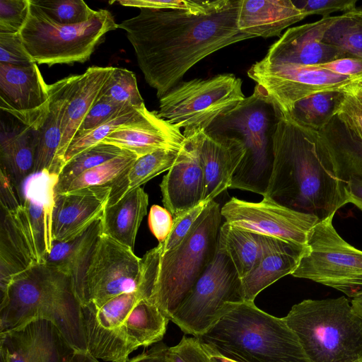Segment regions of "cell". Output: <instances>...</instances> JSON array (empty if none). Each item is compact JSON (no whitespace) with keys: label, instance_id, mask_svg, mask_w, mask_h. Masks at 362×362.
Segmentation results:
<instances>
[{"label":"cell","instance_id":"obj_1","mask_svg":"<svg viewBox=\"0 0 362 362\" xmlns=\"http://www.w3.org/2000/svg\"><path fill=\"white\" fill-rule=\"evenodd\" d=\"M240 0H216L206 13L140 8L122 21L138 65L160 99L197 63L232 44L254 37L238 28Z\"/></svg>","mask_w":362,"mask_h":362},{"label":"cell","instance_id":"obj_2","mask_svg":"<svg viewBox=\"0 0 362 362\" xmlns=\"http://www.w3.org/2000/svg\"><path fill=\"white\" fill-rule=\"evenodd\" d=\"M276 117L272 174L264 195L320 220L334 215L348 204L346 183L325 165L317 131L291 114Z\"/></svg>","mask_w":362,"mask_h":362},{"label":"cell","instance_id":"obj_3","mask_svg":"<svg viewBox=\"0 0 362 362\" xmlns=\"http://www.w3.org/2000/svg\"><path fill=\"white\" fill-rule=\"evenodd\" d=\"M222 218L219 204L212 200L179 245L164 253L155 247L141 258L138 291L170 320L214 259Z\"/></svg>","mask_w":362,"mask_h":362},{"label":"cell","instance_id":"obj_4","mask_svg":"<svg viewBox=\"0 0 362 362\" xmlns=\"http://www.w3.org/2000/svg\"><path fill=\"white\" fill-rule=\"evenodd\" d=\"M37 319L52 322L75 351H88L82 306L71 281L45 262L17 276L1 294L0 333Z\"/></svg>","mask_w":362,"mask_h":362},{"label":"cell","instance_id":"obj_5","mask_svg":"<svg viewBox=\"0 0 362 362\" xmlns=\"http://www.w3.org/2000/svg\"><path fill=\"white\" fill-rule=\"evenodd\" d=\"M196 337L208 351L234 362H310L284 317L252 301L227 303L216 323Z\"/></svg>","mask_w":362,"mask_h":362},{"label":"cell","instance_id":"obj_6","mask_svg":"<svg viewBox=\"0 0 362 362\" xmlns=\"http://www.w3.org/2000/svg\"><path fill=\"white\" fill-rule=\"evenodd\" d=\"M284 319L310 362H362V317L345 296L304 300Z\"/></svg>","mask_w":362,"mask_h":362},{"label":"cell","instance_id":"obj_7","mask_svg":"<svg viewBox=\"0 0 362 362\" xmlns=\"http://www.w3.org/2000/svg\"><path fill=\"white\" fill-rule=\"evenodd\" d=\"M27 18L19 31L23 45L36 64H71L89 59L105 34L118 28L112 13L97 10L87 21L62 24L53 21L32 0Z\"/></svg>","mask_w":362,"mask_h":362},{"label":"cell","instance_id":"obj_8","mask_svg":"<svg viewBox=\"0 0 362 362\" xmlns=\"http://www.w3.org/2000/svg\"><path fill=\"white\" fill-rule=\"evenodd\" d=\"M159 100L158 115L183 129L187 137L207 132L238 109L245 97L242 80L226 74L180 82Z\"/></svg>","mask_w":362,"mask_h":362},{"label":"cell","instance_id":"obj_9","mask_svg":"<svg viewBox=\"0 0 362 362\" xmlns=\"http://www.w3.org/2000/svg\"><path fill=\"white\" fill-rule=\"evenodd\" d=\"M334 216L320 220L310 230L305 252L291 275L335 288L353 298L362 292V250L337 232Z\"/></svg>","mask_w":362,"mask_h":362},{"label":"cell","instance_id":"obj_10","mask_svg":"<svg viewBox=\"0 0 362 362\" xmlns=\"http://www.w3.org/2000/svg\"><path fill=\"white\" fill-rule=\"evenodd\" d=\"M255 94L276 115L291 114L300 100L320 92L346 91L362 76L337 74L315 66L255 62L247 71Z\"/></svg>","mask_w":362,"mask_h":362},{"label":"cell","instance_id":"obj_11","mask_svg":"<svg viewBox=\"0 0 362 362\" xmlns=\"http://www.w3.org/2000/svg\"><path fill=\"white\" fill-rule=\"evenodd\" d=\"M245 301L240 279L221 249L173 314L170 320L185 334L199 337L221 317L227 303Z\"/></svg>","mask_w":362,"mask_h":362},{"label":"cell","instance_id":"obj_12","mask_svg":"<svg viewBox=\"0 0 362 362\" xmlns=\"http://www.w3.org/2000/svg\"><path fill=\"white\" fill-rule=\"evenodd\" d=\"M141 258L101 233L91 255L78 300L99 309L112 298L139 290Z\"/></svg>","mask_w":362,"mask_h":362},{"label":"cell","instance_id":"obj_13","mask_svg":"<svg viewBox=\"0 0 362 362\" xmlns=\"http://www.w3.org/2000/svg\"><path fill=\"white\" fill-rule=\"evenodd\" d=\"M267 105L252 94L228 116L241 132V139L246 147L245 157L234 173L229 189L249 191L262 196L266 194L273 163Z\"/></svg>","mask_w":362,"mask_h":362},{"label":"cell","instance_id":"obj_14","mask_svg":"<svg viewBox=\"0 0 362 362\" xmlns=\"http://www.w3.org/2000/svg\"><path fill=\"white\" fill-rule=\"evenodd\" d=\"M221 212L225 221L235 227L302 246L320 221L314 214L295 210L268 195L258 202L231 197Z\"/></svg>","mask_w":362,"mask_h":362},{"label":"cell","instance_id":"obj_15","mask_svg":"<svg viewBox=\"0 0 362 362\" xmlns=\"http://www.w3.org/2000/svg\"><path fill=\"white\" fill-rule=\"evenodd\" d=\"M49 85L36 63L21 67L0 63V108L37 131L49 112Z\"/></svg>","mask_w":362,"mask_h":362},{"label":"cell","instance_id":"obj_16","mask_svg":"<svg viewBox=\"0 0 362 362\" xmlns=\"http://www.w3.org/2000/svg\"><path fill=\"white\" fill-rule=\"evenodd\" d=\"M339 17L331 16L288 28L272 45L262 60L272 64L314 66L346 57L341 49L322 41L326 31Z\"/></svg>","mask_w":362,"mask_h":362},{"label":"cell","instance_id":"obj_17","mask_svg":"<svg viewBox=\"0 0 362 362\" xmlns=\"http://www.w3.org/2000/svg\"><path fill=\"white\" fill-rule=\"evenodd\" d=\"M203 134L185 137L179 161L163 176L160 184L163 204L173 218L204 202V178L199 160Z\"/></svg>","mask_w":362,"mask_h":362},{"label":"cell","instance_id":"obj_18","mask_svg":"<svg viewBox=\"0 0 362 362\" xmlns=\"http://www.w3.org/2000/svg\"><path fill=\"white\" fill-rule=\"evenodd\" d=\"M9 362H66L75 350L50 321L37 319L0 333Z\"/></svg>","mask_w":362,"mask_h":362},{"label":"cell","instance_id":"obj_19","mask_svg":"<svg viewBox=\"0 0 362 362\" xmlns=\"http://www.w3.org/2000/svg\"><path fill=\"white\" fill-rule=\"evenodd\" d=\"M110 192V186H98L56 193L52 217L54 241H69L100 218Z\"/></svg>","mask_w":362,"mask_h":362},{"label":"cell","instance_id":"obj_20","mask_svg":"<svg viewBox=\"0 0 362 362\" xmlns=\"http://www.w3.org/2000/svg\"><path fill=\"white\" fill-rule=\"evenodd\" d=\"M185 139L179 127L145 107L139 117L117 128L102 142L139 158L160 149L180 150Z\"/></svg>","mask_w":362,"mask_h":362},{"label":"cell","instance_id":"obj_21","mask_svg":"<svg viewBox=\"0 0 362 362\" xmlns=\"http://www.w3.org/2000/svg\"><path fill=\"white\" fill-rule=\"evenodd\" d=\"M59 175L42 171L23 183L21 204L40 263L52 248V217Z\"/></svg>","mask_w":362,"mask_h":362},{"label":"cell","instance_id":"obj_22","mask_svg":"<svg viewBox=\"0 0 362 362\" xmlns=\"http://www.w3.org/2000/svg\"><path fill=\"white\" fill-rule=\"evenodd\" d=\"M246 153L240 137L204 132L199 160L204 178V202H211L230 188L234 173Z\"/></svg>","mask_w":362,"mask_h":362},{"label":"cell","instance_id":"obj_23","mask_svg":"<svg viewBox=\"0 0 362 362\" xmlns=\"http://www.w3.org/2000/svg\"><path fill=\"white\" fill-rule=\"evenodd\" d=\"M40 264L22 204L1 211L0 224V288L4 293L17 276Z\"/></svg>","mask_w":362,"mask_h":362},{"label":"cell","instance_id":"obj_24","mask_svg":"<svg viewBox=\"0 0 362 362\" xmlns=\"http://www.w3.org/2000/svg\"><path fill=\"white\" fill-rule=\"evenodd\" d=\"M112 66H90L78 75L66 105L62 124V140L55 161V173L60 174L64 165V156L81 124L110 76Z\"/></svg>","mask_w":362,"mask_h":362},{"label":"cell","instance_id":"obj_25","mask_svg":"<svg viewBox=\"0 0 362 362\" xmlns=\"http://www.w3.org/2000/svg\"><path fill=\"white\" fill-rule=\"evenodd\" d=\"M305 246L271 238L256 267L240 279V290L245 301L254 302L264 289L297 268Z\"/></svg>","mask_w":362,"mask_h":362},{"label":"cell","instance_id":"obj_26","mask_svg":"<svg viewBox=\"0 0 362 362\" xmlns=\"http://www.w3.org/2000/svg\"><path fill=\"white\" fill-rule=\"evenodd\" d=\"M306 17L291 0H240L238 28L254 37L280 36Z\"/></svg>","mask_w":362,"mask_h":362},{"label":"cell","instance_id":"obj_27","mask_svg":"<svg viewBox=\"0 0 362 362\" xmlns=\"http://www.w3.org/2000/svg\"><path fill=\"white\" fill-rule=\"evenodd\" d=\"M77 78L78 75H71L49 85V112L42 126L36 131L34 174L42 171L55 173L63 117Z\"/></svg>","mask_w":362,"mask_h":362},{"label":"cell","instance_id":"obj_28","mask_svg":"<svg viewBox=\"0 0 362 362\" xmlns=\"http://www.w3.org/2000/svg\"><path fill=\"white\" fill-rule=\"evenodd\" d=\"M318 144L325 165L346 183L354 177L362 180V144L334 116L317 131Z\"/></svg>","mask_w":362,"mask_h":362},{"label":"cell","instance_id":"obj_29","mask_svg":"<svg viewBox=\"0 0 362 362\" xmlns=\"http://www.w3.org/2000/svg\"><path fill=\"white\" fill-rule=\"evenodd\" d=\"M101 230L100 218L74 238L62 243L54 241L50 252L45 257V263L61 272L70 279L78 299Z\"/></svg>","mask_w":362,"mask_h":362},{"label":"cell","instance_id":"obj_30","mask_svg":"<svg viewBox=\"0 0 362 362\" xmlns=\"http://www.w3.org/2000/svg\"><path fill=\"white\" fill-rule=\"evenodd\" d=\"M148 196L142 187L107 205L101 217V232L134 250L137 232L147 214Z\"/></svg>","mask_w":362,"mask_h":362},{"label":"cell","instance_id":"obj_31","mask_svg":"<svg viewBox=\"0 0 362 362\" xmlns=\"http://www.w3.org/2000/svg\"><path fill=\"white\" fill-rule=\"evenodd\" d=\"M271 238L238 228L224 221L220 228L218 247L229 257L242 279L256 267Z\"/></svg>","mask_w":362,"mask_h":362},{"label":"cell","instance_id":"obj_32","mask_svg":"<svg viewBox=\"0 0 362 362\" xmlns=\"http://www.w3.org/2000/svg\"><path fill=\"white\" fill-rule=\"evenodd\" d=\"M36 131L23 126L16 132L1 136V170L18 187L34 174Z\"/></svg>","mask_w":362,"mask_h":362},{"label":"cell","instance_id":"obj_33","mask_svg":"<svg viewBox=\"0 0 362 362\" xmlns=\"http://www.w3.org/2000/svg\"><path fill=\"white\" fill-rule=\"evenodd\" d=\"M180 150L160 149L138 158L125 175L112 185L107 205L116 203L129 192L169 170L179 161Z\"/></svg>","mask_w":362,"mask_h":362},{"label":"cell","instance_id":"obj_34","mask_svg":"<svg viewBox=\"0 0 362 362\" xmlns=\"http://www.w3.org/2000/svg\"><path fill=\"white\" fill-rule=\"evenodd\" d=\"M170 320L148 298L139 299L121 325L135 349L160 341Z\"/></svg>","mask_w":362,"mask_h":362},{"label":"cell","instance_id":"obj_35","mask_svg":"<svg viewBox=\"0 0 362 362\" xmlns=\"http://www.w3.org/2000/svg\"><path fill=\"white\" fill-rule=\"evenodd\" d=\"M322 41L347 57L362 58V16L356 8L342 13L326 31Z\"/></svg>","mask_w":362,"mask_h":362},{"label":"cell","instance_id":"obj_36","mask_svg":"<svg viewBox=\"0 0 362 362\" xmlns=\"http://www.w3.org/2000/svg\"><path fill=\"white\" fill-rule=\"evenodd\" d=\"M341 92L325 91L310 95L298 101L291 115L303 124L319 131L335 116Z\"/></svg>","mask_w":362,"mask_h":362},{"label":"cell","instance_id":"obj_37","mask_svg":"<svg viewBox=\"0 0 362 362\" xmlns=\"http://www.w3.org/2000/svg\"><path fill=\"white\" fill-rule=\"evenodd\" d=\"M125 151L105 143H100L77 155L64 165L55 193L64 192L69 185L83 173L110 160Z\"/></svg>","mask_w":362,"mask_h":362},{"label":"cell","instance_id":"obj_38","mask_svg":"<svg viewBox=\"0 0 362 362\" xmlns=\"http://www.w3.org/2000/svg\"><path fill=\"white\" fill-rule=\"evenodd\" d=\"M145 107V105L141 107H124L105 122L88 131L76 134L66 151L64 165L81 153L101 143L123 124L136 119Z\"/></svg>","mask_w":362,"mask_h":362},{"label":"cell","instance_id":"obj_39","mask_svg":"<svg viewBox=\"0 0 362 362\" xmlns=\"http://www.w3.org/2000/svg\"><path fill=\"white\" fill-rule=\"evenodd\" d=\"M137 158L134 154L125 151L121 155L83 173L69 185L65 192L90 187H111L125 175Z\"/></svg>","mask_w":362,"mask_h":362},{"label":"cell","instance_id":"obj_40","mask_svg":"<svg viewBox=\"0 0 362 362\" xmlns=\"http://www.w3.org/2000/svg\"><path fill=\"white\" fill-rule=\"evenodd\" d=\"M98 97L119 107H141L145 105L134 74L124 68L113 67Z\"/></svg>","mask_w":362,"mask_h":362},{"label":"cell","instance_id":"obj_41","mask_svg":"<svg viewBox=\"0 0 362 362\" xmlns=\"http://www.w3.org/2000/svg\"><path fill=\"white\" fill-rule=\"evenodd\" d=\"M53 21L62 24H78L91 18L95 10L82 0H32Z\"/></svg>","mask_w":362,"mask_h":362},{"label":"cell","instance_id":"obj_42","mask_svg":"<svg viewBox=\"0 0 362 362\" xmlns=\"http://www.w3.org/2000/svg\"><path fill=\"white\" fill-rule=\"evenodd\" d=\"M356 84L341 93L335 116L345 129L362 144V90Z\"/></svg>","mask_w":362,"mask_h":362},{"label":"cell","instance_id":"obj_43","mask_svg":"<svg viewBox=\"0 0 362 362\" xmlns=\"http://www.w3.org/2000/svg\"><path fill=\"white\" fill-rule=\"evenodd\" d=\"M209 202H202L187 212L173 218L171 232L163 242L158 243L156 249L160 253H164L179 245L190 232Z\"/></svg>","mask_w":362,"mask_h":362},{"label":"cell","instance_id":"obj_44","mask_svg":"<svg viewBox=\"0 0 362 362\" xmlns=\"http://www.w3.org/2000/svg\"><path fill=\"white\" fill-rule=\"evenodd\" d=\"M216 1L192 0H119L123 6L140 8L184 10L194 13H206L216 4Z\"/></svg>","mask_w":362,"mask_h":362},{"label":"cell","instance_id":"obj_45","mask_svg":"<svg viewBox=\"0 0 362 362\" xmlns=\"http://www.w3.org/2000/svg\"><path fill=\"white\" fill-rule=\"evenodd\" d=\"M0 63L21 67L35 63L25 49L19 33H0Z\"/></svg>","mask_w":362,"mask_h":362},{"label":"cell","instance_id":"obj_46","mask_svg":"<svg viewBox=\"0 0 362 362\" xmlns=\"http://www.w3.org/2000/svg\"><path fill=\"white\" fill-rule=\"evenodd\" d=\"M29 3V0L0 1V33H19L27 18Z\"/></svg>","mask_w":362,"mask_h":362},{"label":"cell","instance_id":"obj_47","mask_svg":"<svg viewBox=\"0 0 362 362\" xmlns=\"http://www.w3.org/2000/svg\"><path fill=\"white\" fill-rule=\"evenodd\" d=\"M168 357L171 362H211V356L196 337H183L175 346L168 347Z\"/></svg>","mask_w":362,"mask_h":362},{"label":"cell","instance_id":"obj_48","mask_svg":"<svg viewBox=\"0 0 362 362\" xmlns=\"http://www.w3.org/2000/svg\"><path fill=\"white\" fill-rule=\"evenodd\" d=\"M293 4L307 16L320 15L322 18L331 16L336 12L347 13L356 8V0H300Z\"/></svg>","mask_w":362,"mask_h":362},{"label":"cell","instance_id":"obj_49","mask_svg":"<svg viewBox=\"0 0 362 362\" xmlns=\"http://www.w3.org/2000/svg\"><path fill=\"white\" fill-rule=\"evenodd\" d=\"M123 107H124L117 106L98 96L97 100L86 115L76 134L88 131L105 122Z\"/></svg>","mask_w":362,"mask_h":362},{"label":"cell","instance_id":"obj_50","mask_svg":"<svg viewBox=\"0 0 362 362\" xmlns=\"http://www.w3.org/2000/svg\"><path fill=\"white\" fill-rule=\"evenodd\" d=\"M148 221L149 228L158 243L163 242L172 230V214L165 207L154 204L150 209Z\"/></svg>","mask_w":362,"mask_h":362},{"label":"cell","instance_id":"obj_51","mask_svg":"<svg viewBox=\"0 0 362 362\" xmlns=\"http://www.w3.org/2000/svg\"><path fill=\"white\" fill-rule=\"evenodd\" d=\"M0 203L1 211H10L21 206L18 187L3 170H0Z\"/></svg>","mask_w":362,"mask_h":362},{"label":"cell","instance_id":"obj_52","mask_svg":"<svg viewBox=\"0 0 362 362\" xmlns=\"http://www.w3.org/2000/svg\"><path fill=\"white\" fill-rule=\"evenodd\" d=\"M314 66L341 76H362V58L360 57H346Z\"/></svg>","mask_w":362,"mask_h":362},{"label":"cell","instance_id":"obj_53","mask_svg":"<svg viewBox=\"0 0 362 362\" xmlns=\"http://www.w3.org/2000/svg\"><path fill=\"white\" fill-rule=\"evenodd\" d=\"M168 348L163 344H160L132 358L128 362H171L168 357Z\"/></svg>","mask_w":362,"mask_h":362},{"label":"cell","instance_id":"obj_54","mask_svg":"<svg viewBox=\"0 0 362 362\" xmlns=\"http://www.w3.org/2000/svg\"><path fill=\"white\" fill-rule=\"evenodd\" d=\"M348 203L354 204L362 211V180L351 177L346 182Z\"/></svg>","mask_w":362,"mask_h":362},{"label":"cell","instance_id":"obj_55","mask_svg":"<svg viewBox=\"0 0 362 362\" xmlns=\"http://www.w3.org/2000/svg\"><path fill=\"white\" fill-rule=\"evenodd\" d=\"M66 362H99L88 351H75Z\"/></svg>","mask_w":362,"mask_h":362},{"label":"cell","instance_id":"obj_56","mask_svg":"<svg viewBox=\"0 0 362 362\" xmlns=\"http://www.w3.org/2000/svg\"><path fill=\"white\" fill-rule=\"evenodd\" d=\"M351 305L354 312L362 317V292L352 298Z\"/></svg>","mask_w":362,"mask_h":362},{"label":"cell","instance_id":"obj_57","mask_svg":"<svg viewBox=\"0 0 362 362\" xmlns=\"http://www.w3.org/2000/svg\"><path fill=\"white\" fill-rule=\"evenodd\" d=\"M211 356V362H234L216 354L208 351Z\"/></svg>","mask_w":362,"mask_h":362},{"label":"cell","instance_id":"obj_58","mask_svg":"<svg viewBox=\"0 0 362 362\" xmlns=\"http://www.w3.org/2000/svg\"><path fill=\"white\" fill-rule=\"evenodd\" d=\"M0 361L1 362H9V360H8L6 353L2 349H0Z\"/></svg>","mask_w":362,"mask_h":362},{"label":"cell","instance_id":"obj_59","mask_svg":"<svg viewBox=\"0 0 362 362\" xmlns=\"http://www.w3.org/2000/svg\"><path fill=\"white\" fill-rule=\"evenodd\" d=\"M356 87L362 90V78L356 84Z\"/></svg>","mask_w":362,"mask_h":362},{"label":"cell","instance_id":"obj_60","mask_svg":"<svg viewBox=\"0 0 362 362\" xmlns=\"http://www.w3.org/2000/svg\"><path fill=\"white\" fill-rule=\"evenodd\" d=\"M358 11L360 13V15L362 16V8H358Z\"/></svg>","mask_w":362,"mask_h":362}]
</instances>
